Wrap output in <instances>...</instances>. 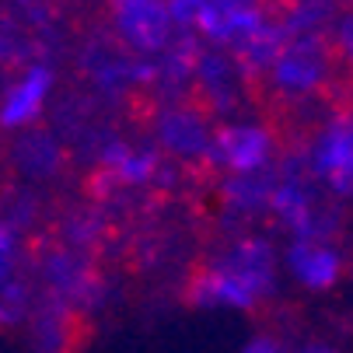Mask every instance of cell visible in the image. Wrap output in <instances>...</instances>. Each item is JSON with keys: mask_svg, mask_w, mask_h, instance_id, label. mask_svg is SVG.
Listing matches in <instances>:
<instances>
[{"mask_svg": "<svg viewBox=\"0 0 353 353\" xmlns=\"http://www.w3.org/2000/svg\"><path fill=\"white\" fill-rule=\"evenodd\" d=\"M329 70V53H325V42L315 32H305L301 39L287 42L283 53L273 63V84L283 94H308L325 81Z\"/></svg>", "mask_w": 353, "mask_h": 353, "instance_id": "obj_1", "label": "cell"}, {"mask_svg": "<svg viewBox=\"0 0 353 353\" xmlns=\"http://www.w3.org/2000/svg\"><path fill=\"white\" fill-rule=\"evenodd\" d=\"M112 18L126 46L140 49V53H158L168 46L172 14L165 0H112Z\"/></svg>", "mask_w": 353, "mask_h": 353, "instance_id": "obj_2", "label": "cell"}, {"mask_svg": "<svg viewBox=\"0 0 353 353\" xmlns=\"http://www.w3.org/2000/svg\"><path fill=\"white\" fill-rule=\"evenodd\" d=\"M270 158V133L259 126H224L210 137V161H224L234 175L259 172Z\"/></svg>", "mask_w": 353, "mask_h": 353, "instance_id": "obj_3", "label": "cell"}, {"mask_svg": "<svg viewBox=\"0 0 353 353\" xmlns=\"http://www.w3.org/2000/svg\"><path fill=\"white\" fill-rule=\"evenodd\" d=\"M84 343L81 312L60 305L49 297L46 305L32 315V346L35 353H77Z\"/></svg>", "mask_w": 353, "mask_h": 353, "instance_id": "obj_4", "label": "cell"}, {"mask_svg": "<svg viewBox=\"0 0 353 353\" xmlns=\"http://www.w3.org/2000/svg\"><path fill=\"white\" fill-rule=\"evenodd\" d=\"M217 266H221L224 273H231L238 283H245L256 297L270 294V287H273V252H270V245L259 241V238L238 241V245L228 252V259H221Z\"/></svg>", "mask_w": 353, "mask_h": 353, "instance_id": "obj_5", "label": "cell"}, {"mask_svg": "<svg viewBox=\"0 0 353 353\" xmlns=\"http://www.w3.org/2000/svg\"><path fill=\"white\" fill-rule=\"evenodd\" d=\"M287 263H290V273L305 283L308 290H329L339 280V273H343V263H339V256H336L329 245L305 241V238L290 248Z\"/></svg>", "mask_w": 353, "mask_h": 353, "instance_id": "obj_6", "label": "cell"}, {"mask_svg": "<svg viewBox=\"0 0 353 353\" xmlns=\"http://www.w3.org/2000/svg\"><path fill=\"white\" fill-rule=\"evenodd\" d=\"M49 84H53V70L49 67H32L25 74L21 84L11 88V94L4 98V105H0V123H4L8 130L11 126H28L39 119L42 112V102H46V91Z\"/></svg>", "mask_w": 353, "mask_h": 353, "instance_id": "obj_7", "label": "cell"}, {"mask_svg": "<svg viewBox=\"0 0 353 353\" xmlns=\"http://www.w3.org/2000/svg\"><path fill=\"white\" fill-rule=\"evenodd\" d=\"M161 143L179 158L210 161V130L189 109H175L161 119Z\"/></svg>", "mask_w": 353, "mask_h": 353, "instance_id": "obj_8", "label": "cell"}, {"mask_svg": "<svg viewBox=\"0 0 353 353\" xmlns=\"http://www.w3.org/2000/svg\"><path fill=\"white\" fill-rule=\"evenodd\" d=\"M11 165L28 179H53L63 165V150L46 133H21L11 143Z\"/></svg>", "mask_w": 353, "mask_h": 353, "instance_id": "obj_9", "label": "cell"}, {"mask_svg": "<svg viewBox=\"0 0 353 353\" xmlns=\"http://www.w3.org/2000/svg\"><path fill=\"white\" fill-rule=\"evenodd\" d=\"M270 207H273L301 238H308L315 217H312V203H308V196H305V189H301V185H294V182L276 185V189L270 192Z\"/></svg>", "mask_w": 353, "mask_h": 353, "instance_id": "obj_10", "label": "cell"}, {"mask_svg": "<svg viewBox=\"0 0 353 353\" xmlns=\"http://www.w3.org/2000/svg\"><path fill=\"white\" fill-rule=\"evenodd\" d=\"M241 353H283V346L276 339H270V336H256L252 343H245Z\"/></svg>", "mask_w": 353, "mask_h": 353, "instance_id": "obj_11", "label": "cell"}, {"mask_svg": "<svg viewBox=\"0 0 353 353\" xmlns=\"http://www.w3.org/2000/svg\"><path fill=\"white\" fill-rule=\"evenodd\" d=\"M11 252H14V228L0 221V259H11Z\"/></svg>", "mask_w": 353, "mask_h": 353, "instance_id": "obj_12", "label": "cell"}, {"mask_svg": "<svg viewBox=\"0 0 353 353\" xmlns=\"http://www.w3.org/2000/svg\"><path fill=\"white\" fill-rule=\"evenodd\" d=\"M297 353H339L332 343H322V339H315V343H305V346H301Z\"/></svg>", "mask_w": 353, "mask_h": 353, "instance_id": "obj_13", "label": "cell"}, {"mask_svg": "<svg viewBox=\"0 0 353 353\" xmlns=\"http://www.w3.org/2000/svg\"><path fill=\"white\" fill-rule=\"evenodd\" d=\"M339 35H343V42H346V49H350V57H353V11H350V18H343Z\"/></svg>", "mask_w": 353, "mask_h": 353, "instance_id": "obj_14", "label": "cell"}, {"mask_svg": "<svg viewBox=\"0 0 353 353\" xmlns=\"http://www.w3.org/2000/svg\"><path fill=\"white\" fill-rule=\"evenodd\" d=\"M350 273H353V263H350Z\"/></svg>", "mask_w": 353, "mask_h": 353, "instance_id": "obj_15", "label": "cell"}]
</instances>
